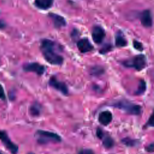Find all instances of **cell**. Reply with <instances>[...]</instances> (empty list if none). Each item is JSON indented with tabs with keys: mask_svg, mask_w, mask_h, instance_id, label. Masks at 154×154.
I'll return each instance as SVG.
<instances>
[{
	"mask_svg": "<svg viewBox=\"0 0 154 154\" xmlns=\"http://www.w3.org/2000/svg\"><path fill=\"white\" fill-rule=\"evenodd\" d=\"M45 60L53 65H61L63 63V57L55 51V43L51 40L44 39L40 46Z\"/></svg>",
	"mask_w": 154,
	"mask_h": 154,
	"instance_id": "6da1fadb",
	"label": "cell"
},
{
	"mask_svg": "<svg viewBox=\"0 0 154 154\" xmlns=\"http://www.w3.org/2000/svg\"><path fill=\"white\" fill-rule=\"evenodd\" d=\"M112 105L131 115H139L141 112V106L140 105L134 104L126 99L116 101Z\"/></svg>",
	"mask_w": 154,
	"mask_h": 154,
	"instance_id": "7a4b0ae2",
	"label": "cell"
},
{
	"mask_svg": "<svg viewBox=\"0 0 154 154\" xmlns=\"http://www.w3.org/2000/svg\"><path fill=\"white\" fill-rule=\"evenodd\" d=\"M35 137L37 138L38 143L40 144H46L49 141H61V137L57 134L44 130L37 131L35 133Z\"/></svg>",
	"mask_w": 154,
	"mask_h": 154,
	"instance_id": "3957f363",
	"label": "cell"
},
{
	"mask_svg": "<svg viewBox=\"0 0 154 154\" xmlns=\"http://www.w3.org/2000/svg\"><path fill=\"white\" fill-rule=\"evenodd\" d=\"M147 63V60L145 55L143 54L137 55L133 58L124 61L122 64L126 67L134 68L137 70H141L143 69Z\"/></svg>",
	"mask_w": 154,
	"mask_h": 154,
	"instance_id": "277c9868",
	"label": "cell"
},
{
	"mask_svg": "<svg viewBox=\"0 0 154 154\" xmlns=\"http://www.w3.org/2000/svg\"><path fill=\"white\" fill-rule=\"evenodd\" d=\"M0 140L5 146V147L12 153L17 154L18 152V147L14 143H13L10 138L8 137L7 134L4 131H0Z\"/></svg>",
	"mask_w": 154,
	"mask_h": 154,
	"instance_id": "5b68a950",
	"label": "cell"
},
{
	"mask_svg": "<svg viewBox=\"0 0 154 154\" xmlns=\"http://www.w3.org/2000/svg\"><path fill=\"white\" fill-rule=\"evenodd\" d=\"M49 84L54 88L59 91L64 95H67L69 93V90L67 85L63 82L58 81L55 76H52L50 78L49 81Z\"/></svg>",
	"mask_w": 154,
	"mask_h": 154,
	"instance_id": "8992f818",
	"label": "cell"
},
{
	"mask_svg": "<svg viewBox=\"0 0 154 154\" xmlns=\"http://www.w3.org/2000/svg\"><path fill=\"white\" fill-rule=\"evenodd\" d=\"M23 70L25 72H32L38 75H42L45 72V67L39 63H31L25 64L23 66Z\"/></svg>",
	"mask_w": 154,
	"mask_h": 154,
	"instance_id": "52a82bcc",
	"label": "cell"
},
{
	"mask_svg": "<svg viewBox=\"0 0 154 154\" xmlns=\"http://www.w3.org/2000/svg\"><path fill=\"white\" fill-rule=\"evenodd\" d=\"M91 35L93 41L96 43H100L105 37L104 29L100 26H95L93 28Z\"/></svg>",
	"mask_w": 154,
	"mask_h": 154,
	"instance_id": "ba28073f",
	"label": "cell"
},
{
	"mask_svg": "<svg viewBox=\"0 0 154 154\" xmlns=\"http://www.w3.org/2000/svg\"><path fill=\"white\" fill-rule=\"evenodd\" d=\"M77 46L79 51L82 53L90 52L93 49V45L87 38H84L79 40L77 43Z\"/></svg>",
	"mask_w": 154,
	"mask_h": 154,
	"instance_id": "9c48e42d",
	"label": "cell"
},
{
	"mask_svg": "<svg viewBox=\"0 0 154 154\" xmlns=\"http://www.w3.org/2000/svg\"><path fill=\"white\" fill-rule=\"evenodd\" d=\"M141 24L147 28L150 27L152 25V17L151 12L149 10L143 11L141 14Z\"/></svg>",
	"mask_w": 154,
	"mask_h": 154,
	"instance_id": "30bf717a",
	"label": "cell"
},
{
	"mask_svg": "<svg viewBox=\"0 0 154 154\" xmlns=\"http://www.w3.org/2000/svg\"><path fill=\"white\" fill-rule=\"evenodd\" d=\"M112 115L109 111H104L101 112L98 117V120L99 123L104 126L109 125L112 121Z\"/></svg>",
	"mask_w": 154,
	"mask_h": 154,
	"instance_id": "8fae6325",
	"label": "cell"
},
{
	"mask_svg": "<svg viewBox=\"0 0 154 154\" xmlns=\"http://www.w3.org/2000/svg\"><path fill=\"white\" fill-rule=\"evenodd\" d=\"M49 16L52 19L54 22V25L57 28H61L66 25V22L64 17L62 16L54 13H50Z\"/></svg>",
	"mask_w": 154,
	"mask_h": 154,
	"instance_id": "7c38bea8",
	"label": "cell"
},
{
	"mask_svg": "<svg viewBox=\"0 0 154 154\" xmlns=\"http://www.w3.org/2000/svg\"><path fill=\"white\" fill-rule=\"evenodd\" d=\"M54 0H35V5L42 10H47L53 4Z\"/></svg>",
	"mask_w": 154,
	"mask_h": 154,
	"instance_id": "4fadbf2b",
	"label": "cell"
},
{
	"mask_svg": "<svg viewBox=\"0 0 154 154\" xmlns=\"http://www.w3.org/2000/svg\"><path fill=\"white\" fill-rule=\"evenodd\" d=\"M115 42L117 47H124L127 45V41L120 31L117 33Z\"/></svg>",
	"mask_w": 154,
	"mask_h": 154,
	"instance_id": "5bb4252c",
	"label": "cell"
},
{
	"mask_svg": "<svg viewBox=\"0 0 154 154\" xmlns=\"http://www.w3.org/2000/svg\"><path fill=\"white\" fill-rule=\"evenodd\" d=\"M42 107L38 103H33L29 108V113L34 117L38 116L40 114Z\"/></svg>",
	"mask_w": 154,
	"mask_h": 154,
	"instance_id": "9a60e30c",
	"label": "cell"
},
{
	"mask_svg": "<svg viewBox=\"0 0 154 154\" xmlns=\"http://www.w3.org/2000/svg\"><path fill=\"white\" fill-rule=\"evenodd\" d=\"M101 139L102 140L103 145L106 149H110L114 145V141L113 139L108 135H105L104 134V135L102 137Z\"/></svg>",
	"mask_w": 154,
	"mask_h": 154,
	"instance_id": "2e32d148",
	"label": "cell"
},
{
	"mask_svg": "<svg viewBox=\"0 0 154 154\" xmlns=\"http://www.w3.org/2000/svg\"><path fill=\"white\" fill-rule=\"evenodd\" d=\"M105 69L100 66H95L91 67L90 70V74L94 76H99L103 74Z\"/></svg>",
	"mask_w": 154,
	"mask_h": 154,
	"instance_id": "e0dca14e",
	"label": "cell"
},
{
	"mask_svg": "<svg viewBox=\"0 0 154 154\" xmlns=\"http://www.w3.org/2000/svg\"><path fill=\"white\" fill-rule=\"evenodd\" d=\"M146 83L144 80L141 79L139 82L137 90L135 91V93L137 95H141V94H143L146 91Z\"/></svg>",
	"mask_w": 154,
	"mask_h": 154,
	"instance_id": "ac0fdd59",
	"label": "cell"
},
{
	"mask_svg": "<svg viewBox=\"0 0 154 154\" xmlns=\"http://www.w3.org/2000/svg\"><path fill=\"white\" fill-rule=\"evenodd\" d=\"M122 142L125 145H126L127 146H130V147L135 146L138 143V141L137 140L130 138L129 137H126V138H123L122 140Z\"/></svg>",
	"mask_w": 154,
	"mask_h": 154,
	"instance_id": "d6986e66",
	"label": "cell"
},
{
	"mask_svg": "<svg viewBox=\"0 0 154 154\" xmlns=\"http://www.w3.org/2000/svg\"><path fill=\"white\" fill-rule=\"evenodd\" d=\"M133 46L135 49L138 51H142L143 49V46L141 44V43L137 41V40H134L133 42Z\"/></svg>",
	"mask_w": 154,
	"mask_h": 154,
	"instance_id": "ffe728a7",
	"label": "cell"
},
{
	"mask_svg": "<svg viewBox=\"0 0 154 154\" xmlns=\"http://www.w3.org/2000/svg\"><path fill=\"white\" fill-rule=\"evenodd\" d=\"M112 48V46L111 45H105L99 51V52L100 54H104L105 53H106L107 52L109 51Z\"/></svg>",
	"mask_w": 154,
	"mask_h": 154,
	"instance_id": "44dd1931",
	"label": "cell"
},
{
	"mask_svg": "<svg viewBox=\"0 0 154 154\" xmlns=\"http://www.w3.org/2000/svg\"><path fill=\"white\" fill-rule=\"evenodd\" d=\"M78 154H94V153L90 149H82L78 151Z\"/></svg>",
	"mask_w": 154,
	"mask_h": 154,
	"instance_id": "7402d4cb",
	"label": "cell"
},
{
	"mask_svg": "<svg viewBox=\"0 0 154 154\" xmlns=\"http://www.w3.org/2000/svg\"><path fill=\"white\" fill-rule=\"evenodd\" d=\"M0 99L4 100L5 99V94L2 86L0 84Z\"/></svg>",
	"mask_w": 154,
	"mask_h": 154,
	"instance_id": "603a6c76",
	"label": "cell"
},
{
	"mask_svg": "<svg viewBox=\"0 0 154 154\" xmlns=\"http://www.w3.org/2000/svg\"><path fill=\"white\" fill-rule=\"evenodd\" d=\"M96 135L99 138L101 139L102 138V137L104 135V133L102 129H100V128H97V129L96 131Z\"/></svg>",
	"mask_w": 154,
	"mask_h": 154,
	"instance_id": "cb8c5ba5",
	"label": "cell"
},
{
	"mask_svg": "<svg viewBox=\"0 0 154 154\" xmlns=\"http://www.w3.org/2000/svg\"><path fill=\"white\" fill-rule=\"evenodd\" d=\"M146 150L148 152H153V143H152L151 144H150L149 145H148V146L146 147Z\"/></svg>",
	"mask_w": 154,
	"mask_h": 154,
	"instance_id": "d4e9b609",
	"label": "cell"
},
{
	"mask_svg": "<svg viewBox=\"0 0 154 154\" xmlns=\"http://www.w3.org/2000/svg\"><path fill=\"white\" fill-rule=\"evenodd\" d=\"M153 115L152 114V115L150 116V117L149 120L147 121L146 125H148V126H152H152H153Z\"/></svg>",
	"mask_w": 154,
	"mask_h": 154,
	"instance_id": "484cf974",
	"label": "cell"
},
{
	"mask_svg": "<svg viewBox=\"0 0 154 154\" xmlns=\"http://www.w3.org/2000/svg\"><path fill=\"white\" fill-rule=\"evenodd\" d=\"M5 26V23L3 21L0 20V29L4 28Z\"/></svg>",
	"mask_w": 154,
	"mask_h": 154,
	"instance_id": "4316f807",
	"label": "cell"
},
{
	"mask_svg": "<svg viewBox=\"0 0 154 154\" xmlns=\"http://www.w3.org/2000/svg\"><path fill=\"white\" fill-rule=\"evenodd\" d=\"M0 154H2V153H1V152H0Z\"/></svg>",
	"mask_w": 154,
	"mask_h": 154,
	"instance_id": "83f0119b",
	"label": "cell"
}]
</instances>
